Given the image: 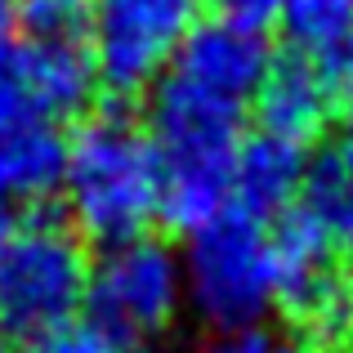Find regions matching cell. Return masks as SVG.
Segmentation results:
<instances>
[{"label": "cell", "mask_w": 353, "mask_h": 353, "mask_svg": "<svg viewBox=\"0 0 353 353\" xmlns=\"http://www.w3.org/2000/svg\"><path fill=\"white\" fill-rule=\"evenodd\" d=\"M183 291H188L192 313L210 331L259 327V318L277 309L273 228L228 206L206 228L188 233Z\"/></svg>", "instance_id": "obj_4"}, {"label": "cell", "mask_w": 353, "mask_h": 353, "mask_svg": "<svg viewBox=\"0 0 353 353\" xmlns=\"http://www.w3.org/2000/svg\"><path fill=\"white\" fill-rule=\"evenodd\" d=\"M345 353H353V340H349V349H345Z\"/></svg>", "instance_id": "obj_24"}, {"label": "cell", "mask_w": 353, "mask_h": 353, "mask_svg": "<svg viewBox=\"0 0 353 353\" xmlns=\"http://www.w3.org/2000/svg\"><path fill=\"white\" fill-rule=\"evenodd\" d=\"M85 237L54 215L18 219L0 255V327L18 340H41L81 318L90 300Z\"/></svg>", "instance_id": "obj_3"}, {"label": "cell", "mask_w": 353, "mask_h": 353, "mask_svg": "<svg viewBox=\"0 0 353 353\" xmlns=\"http://www.w3.org/2000/svg\"><path fill=\"white\" fill-rule=\"evenodd\" d=\"M349 90H353V68H349Z\"/></svg>", "instance_id": "obj_23"}, {"label": "cell", "mask_w": 353, "mask_h": 353, "mask_svg": "<svg viewBox=\"0 0 353 353\" xmlns=\"http://www.w3.org/2000/svg\"><path fill=\"white\" fill-rule=\"evenodd\" d=\"M295 206L309 215V224L327 237V246L340 259H353V179L336 161L331 148L309 161V174H304V188Z\"/></svg>", "instance_id": "obj_13"}, {"label": "cell", "mask_w": 353, "mask_h": 353, "mask_svg": "<svg viewBox=\"0 0 353 353\" xmlns=\"http://www.w3.org/2000/svg\"><path fill=\"white\" fill-rule=\"evenodd\" d=\"M0 353H14V336H9L5 327H0Z\"/></svg>", "instance_id": "obj_21"}, {"label": "cell", "mask_w": 353, "mask_h": 353, "mask_svg": "<svg viewBox=\"0 0 353 353\" xmlns=\"http://www.w3.org/2000/svg\"><path fill=\"white\" fill-rule=\"evenodd\" d=\"M183 353H282L259 327H237V331H210Z\"/></svg>", "instance_id": "obj_16"}, {"label": "cell", "mask_w": 353, "mask_h": 353, "mask_svg": "<svg viewBox=\"0 0 353 353\" xmlns=\"http://www.w3.org/2000/svg\"><path fill=\"white\" fill-rule=\"evenodd\" d=\"M282 353H309V349H282Z\"/></svg>", "instance_id": "obj_22"}, {"label": "cell", "mask_w": 353, "mask_h": 353, "mask_svg": "<svg viewBox=\"0 0 353 353\" xmlns=\"http://www.w3.org/2000/svg\"><path fill=\"white\" fill-rule=\"evenodd\" d=\"M210 5H215V18L255 27V32H268L282 18V0H210Z\"/></svg>", "instance_id": "obj_17"}, {"label": "cell", "mask_w": 353, "mask_h": 353, "mask_svg": "<svg viewBox=\"0 0 353 353\" xmlns=\"http://www.w3.org/2000/svg\"><path fill=\"white\" fill-rule=\"evenodd\" d=\"M68 139L59 121L36 112L5 77H0V197L9 206H32L59 192Z\"/></svg>", "instance_id": "obj_8"}, {"label": "cell", "mask_w": 353, "mask_h": 353, "mask_svg": "<svg viewBox=\"0 0 353 353\" xmlns=\"http://www.w3.org/2000/svg\"><path fill=\"white\" fill-rule=\"evenodd\" d=\"M59 192L68 224L85 241L121 246L148 237L161 219V165L152 134L121 108L90 112L68 139Z\"/></svg>", "instance_id": "obj_1"}, {"label": "cell", "mask_w": 353, "mask_h": 353, "mask_svg": "<svg viewBox=\"0 0 353 353\" xmlns=\"http://www.w3.org/2000/svg\"><path fill=\"white\" fill-rule=\"evenodd\" d=\"M5 81L50 121L81 117L99 90L90 41H32V36H18Z\"/></svg>", "instance_id": "obj_10"}, {"label": "cell", "mask_w": 353, "mask_h": 353, "mask_svg": "<svg viewBox=\"0 0 353 353\" xmlns=\"http://www.w3.org/2000/svg\"><path fill=\"white\" fill-rule=\"evenodd\" d=\"M331 152H336V161L345 165V170H349V179H353V121H349V125H345V130L336 134V143H331Z\"/></svg>", "instance_id": "obj_19"}, {"label": "cell", "mask_w": 353, "mask_h": 353, "mask_svg": "<svg viewBox=\"0 0 353 353\" xmlns=\"http://www.w3.org/2000/svg\"><path fill=\"white\" fill-rule=\"evenodd\" d=\"M14 23L18 36H32V41H85L90 0H18Z\"/></svg>", "instance_id": "obj_14"}, {"label": "cell", "mask_w": 353, "mask_h": 353, "mask_svg": "<svg viewBox=\"0 0 353 353\" xmlns=\"http://www.w3.org/2000/svg\"><path fill=\"white\" fill-rule=\"evenodd\" d=\"M268 63H273V50H268L264 32L228 23V18H206L192 27V36L174 54L165 77L183 81L192 90H206L215 99H228L237 108H250Z\"/></svg>", "instance_id": "obj_7"}, {"label": "cell", "mask_w": 353, "mask_h": 353, "mask_svg": "<svg viewBox=\"0 0 353 353\" xmlns=\"http://www.w3.org/2000/svg\"><path fill=\"white\" fill-rule=\"evenodd\" d=\"M14 233H18V215H14V206L0 197V255H5V246H9V237H14Z\"/></svg>", "instance_id": "obj_20"}, {"label": "cell", "mask_w": 353, "mask_h": 353, "mask_svg": "<svg viewBox=\"0 0 353 353\" xmlns=\"http://www.w3.org/2000/svg\"><path fill=\"white\" fill-rule=\"evenodd\" d=\"M14 45H18V23H14V9H9V0H0V77H5L9 59H14Z\"/></svg>", "instance_id": "obj_18"}, {"label": "cell", "mask_w": 353, "mask_h": 353, "mask_svg": "<svg viewBox=\"0 0 353 353\" xmlns=\"http://www.w3.org/2000/svg\"><path fill=\"white\" fill-rule=\"evenodd\" d=\"M286 41L295 54L322 63L336 72L349 90V68H353V0H282Z\"/></svg>", "instance_id": "obj_12"}, {"label": "cell", "mask_w": 353, "mask_h": 353, "mask_svg": "<svg viewBox=\"0 0 353 353\" xmlns=\"http://www.w3.org/2000/svg\"><path fill=\"white\" fill-rule=\"evenodd\" d=\"M188 304L183 291V259L165 241L134 237L121 246H103V259L90 268V318L143 349L148 340L165 336Z\"/></svg>", "instance_id": "obj_6"}, {"label": "cell", "mask_w": 353, "mask_h": 353, "mask_svg": "<svg viewBox=\"0 0 353 353\" xmlns=\"http://www.w3.org/2000/svg\"><path fill=\"white\" fill-rule=\"evenodd\" d=\"M27 353H139V349L130 340H121L117 331H108L103 322L77 318L41 340H27Z\"/></svg>", "instance_id": "obj_15"}, {"label": "cell", "mask_w": 353, "mask_h": 353, "mask_svg": "<svg viewBox=\"0 0 353 353\" xmlns=\"http://www.w3.org/2000/svg\"><path fill=\"white\" fill-rule=\"evenodd\" d=\"M340 90H345V81L336 72H327L322 63L291 50L268 63L250 108L259 117V130L295 139V143H309V139H318L336 121Z\"/></svg>", "instance_id": "obj_9"}, {"label": "cell", "mask_w": 353, "mask_h": 353, "mask_svg": "<svg viewBox=\"0 0 353 353\" xmlns=\"http://www.w3.org/2000/svg\"><path fill=\"white\" fill-rule=\"evenodd\" d=\"M241 117L246 108L174 77H161L152 85L148 134L161 165V219L170 228L197 233L233 206Z\"/></svg>", "instance_id": "obj_2"}, {"label": "cell", "mask_w": 353, "mask_h": 353, "mask_svg": "<svg viewBox=\"0 0 353 353\" xmlns=\"http://www.w3.org/2000/svg\"><path fill=\"white\" fill-rule=\"evenodd\" d=\"M304 174H309V143L259 130V134L241 139L233 170V206L250 219L273 224L300 201Z\"/></svg>", "instance_id": "obj_11"}, {"label": "cell", "mask_w": 353, "mask_h": 353, "mask_svg": "<svg viewBox=\"0 0 353 353\" xmlns=\"http://www.w3.org/2000/svg\"><path fill=\"white\" fill-rule=\"evenodd\" d=\"M201 23L197 0H90V59L117 99L152 90Z\"/></svg>", "instance_id": "obj_5"}]
</instances>
